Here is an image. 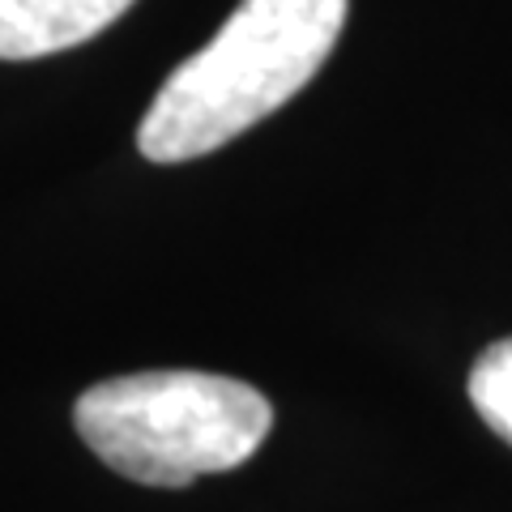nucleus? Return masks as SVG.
<instances>
[{"mask_svg":"<svg viewBox=\"0 0 512 512\" xmlns=\"http://www.w3.org/2000/svg\"><path fill=\"white\" fill-rule=\"evenodd\" d=\"M350 0H239L218 35L175 69L137 128L150 163L214 154L320 73Z\"/></svg>","mask_w":512,"mask_h":512,"instance_id":"nucleus-1","label":"nucleus"},{"mask_svg":"<svg viewBox=\"0 0 512 512\" xmlns=\"http://www.w3.org/2000/svg\"><path fill=\"white\" fill-rule=\"evenodd\" d=\"M73 423L116 474L141 487H188L244 466L274 427V406L231 376L137 372L86 389Z\"/></svg>","mask_w":512,"mask_h":512,"instance_id":"nucleus-2","label":"nucleus"},{"mask_svg":"<svg viewBox=\"0 0 512 512\" xmlns=\"http://www.w3.org/2000/svg\"><path fill=\"white\" fill-rule=\"evenodd\" d=\"M133 0H0V60H39L103 35Z\"/></svg>","mask_w":512,"mask_h":512,"instance_id":"nucleus-3","label":"nucleus"},{"mask_svg":"<svg viewBox=\"0 0 512 512\" xmlns=\"http://www.w3.org/2000/svg\"><path fill=\"white\" fill-rule=\"evenodd\" d=\"M470 402L478 419L512 444V338L491 342L470 367Z\"/></svg>","mask_w":512,"mask_h":512,"instance_id":"nucleus-4","label":"nucleus"}]
</instances>
